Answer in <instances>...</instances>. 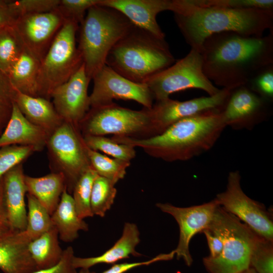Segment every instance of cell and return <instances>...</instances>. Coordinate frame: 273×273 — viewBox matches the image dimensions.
Listing matches in <instances>:
<instances>
[{
  "instance_id": "6da1fadb",
  "label": "cell",
  "mask_w": 273,
  "mask_h": 273,
  "mask_svg": "<svg viewBox=\"0 0 273 273\" xmlns=\"http://www.w3.org/2000/svg\"><path fill=\"white\" fill-rule=\"evenodd\" d=\"M200 53L207 77L222 88L232 90L273 64V30L260 37L233 32L214 34L204 41Z\"/></svg>"
},
{
  "instance_id": "7a4b0ae2",
  "label": "cell",
  "mask_w": 273,
  "mask_h": 273,
  "mask_svg": "<svg viewBox=\"0 0 273 273\" xmlns=\"http://www.w3.org/2000/svg\"><path fill=\"white\" fill-rule=\"evenodd\" d=\"M171 11L186 42L199 52L206 38L214 34L260 37L273 30V10L201 7L191 0H172Z\"/></svg>"
},
{
  "instance_id": "3957f363",
  "label": "cell",
  "mask_w": 273,
  "mask_h": 273,
  "mask_svg": "<svg viewBox=\"0 0 273 273\" xmlns=\"http://www.w3.org/2000/svg\"><path fill=\"white\" fill-rule=\"evenodd\" d=\"M221 110H211L183 119L162 133L148 138L113 135L121 144L139 147L166 162L185 161L209 151L226 127Z\"/></svg>"
},
{
  "instance_id": "277c9868",
  "label": "cell",
  "mask_w": 273,
  "mask_h": 273,
  "mask_svg": "<svg viewBox=\"0 0 273 273\" xmlns=\"http://www.w3.org/2000/svg\"><path fill=\"white\" fill-rule=\"evenodd\" d=\"M175 62L165 38L134 26L111 50L106 65L135 83H145Z\"/></svg>"
},
{
  "instance_id": "5b68a950",
  "label": "cell",
  "mask_w": 273,
  "mask_h": 273,
  "mask_svg": "<svg viewBox=\"0 0 273 273\" xmlns=\"http://www.w3.org/2000/svg\"><path fill=\"white\" fill-rule=\"evenodd\" d=\"M134 26L114 9L97 5L88 10L79 26L77 47L90 79L106 65L107 56L113 47Z\"/></svg>"
},
{
  "instance_id": "8992f818",
  "label": "cell",
  "mask_w": 273,
  "mask_h": 273,
  "mask_svg": "<svg viewBox=\"0 0 273 273\" xmlns=\"http://www.w3.org/2000/svg\"><path fill=\"white\" fill-rule=\"evenodd\" d=\"M207 229L223 242L222 251L218 257L203 259L208 273H240L250 267L257 234L219 205Z\"/></svg>"
},
{
  "instance_id": "52a82bcc",
  "label": "cell",
  "mask_w": 273,
  "mask_h": 273,
  "mask_svg": "<svg viewBox=\"0 0 273 273\" xmlns=\"http://www.w3.org/2000/svg\"><path fill=\"white\" fill-rule=\"evenodd\" d=\"M79 24L65 20L46 54L40 62L38 96L51 100L53 91L68 81L83 64L76 46Z\"/></svg>"
},
{
  "instance_id": "ba28073f",
  "label": "cell",
  "mask_w": 273,
  "mask_h": 273,
  "mask_svg": "<svg viewBox=\"0 0 273 273\" xmlns=\"http://www.w3.org/2000/svg\"><path fill=\"white\" fill-rule=\"evenodd\" d=\"M78 127L83 136L112 134L137 139L153 136L148 109L133 110L114 102L90 107Z\"/></svg>"
},
{
  "instance_id": "9c48e42d",
  "label": "cell",
  "mask_w": 273,
  "mask_h": 273,
  "mask_svg": "<svg viewBox=\"0 0 273 273\" xmlns=\"http://www.w3.org/2000/svg\"><path fill=\"white\" fill-rule=\"evenodd\" d=\"M46 147L52 172L64 176L71 194L79 178L91 167L78 125L64 121L50 135Z\"/></svg>"
},
{
  "instance_id": "30bf717a",
  "label": "cell",
  "mask_w": 273,
  "mask_h": 273,
  "mask_svg": "<svg viewBox=\"0 0 273 273\" xmlns=\"http://www.w3.org/2000/svg\"><path fill=\"white\" fill-rule=\"evenodd\" d=\"M145 83L156 101L169 98L174 93L196 88L214 96L220 89L207 77L199 52L191 49L184 58L150 78Z\"/></svg>"
},
{
  "instance_id": "8fae6325",
  "label": "cell",
  "mask_w": 273,
  "mask_h": 273,
  "mask_svg": "<svg viewBox=\"0 0 273 273\" xmlns=\"http://www.w3.org/2000/svg\"><path fill=\"white\" fill-rule=\"evenodd\" d=\"M215 199L223 209L258 235L273 241L272 214L262 204L251 199L244 192L238 170L229 172L225 190L218 194Z\"/></svg>"
},
{
  "instance_id": "7c38bea8",
  "label": "cell",
  "mask_w": 273,
  "mask_h": 273,
  "mask_svg": "<svg viewBox=\"0 0 273 273\" xmlns=\"http://www.w3.org/2000/svg\"><path fill=\"white\" fill-rule=\"evenodd\" d=\"M231 89L221 88L214 96L201 97L185 101L170 98L156 101L148 109L152 122L153 136L158 135L171 125L183 119L211 110L222 111Z\"/></svg>"
},
{
  "instance_id": "4fadbf2b",
  "label": "cell",
  "mask_w": 273,
  "mask_h": 273,
  "mask_svg": "<svg viewBox=\"0 0 273 273\" xmlns=\"http://www.w3.org/2000/svg\"><path fill=\"white\" fill-rule=\"evenodd\" d=\"M89 95L90 107L110 104L114 99L132 100L151 109L154 98L146 83H135L120 75L107 65L93 77Z\"/></svg>"
},
{
  "instance_id": "5bb4252c",
  "label": "cell",
  "mask_w": 273,
  "mask_h": 273,
  "mask_svg": "<svg viewBox=\"0 0 273 273\" xmlns=\"http://www.w3.org/2000/svg\"><path fill=\"white\" fill-rule=\"evenodd\" d=\"M65 21L57 9L18 17L13 26L25 49L40 62Z\"/></svg>"
},
{
  "instance_id": "9a60e30c",
  "label": "cell",
  "mask_w": 273,
  "mask_h": 273,
  "mask_svg": "<svg viewBox=\"0 0 273 273\" xmlns=\"http://www.w3.org/2000/svg\"><path fill=\"white\" fill-rule=\"evenodd\" d=\"M271 103L246 85L231 90L222 110L226 126L234 130L252 129L271 115Z\"/></svg>"
},
{
  "instance_id": "2e32d148",
  "label": "cell",
  "mask_w": 273,
  "mask_h": 273,
  "mask_svg": "<svg viewBox=\"0 0 273 273\" xmlns=\"http://www.w3.org/2000/svg\"><path fill=\"white\" fill-rule=\"evenodd\" d=\"M219 205L215 199L203 204L188 207H179L168 203L156 204L162 211L172 215L178 224L179 237L178 245L174 250L177 259H182L190 266L193 259L189 250L192 238L206 229Z\"/></svg>"
},
{
  "instance_id": "e0dca14e",
  "label": "cell",
  "mask_w": 273,
  "mask_h": 273,
  "mask_svg": "<svg viewBox=\"0 0 273 273\" xmlns=\"http://www.w3.org/2000/svg\"><path fill=\"white\" fill-rule=\"evenodd\" d=\"M90 80L83 63L68 81L52 93V102L64 121L78 125L89 110L87 90Z\"/></svg>"
},
{
  "instance_id": "ac0fdd59",
  "label": "cell",
  "mask_w": 273,
  "mask_h": 273,
  "mask_svg": "<svg viewBox=\"0 0 273 273\" xmlns=\"http://www.w3.org/2000/svg\"><path fill=\"white\" fill-rule=\"evenodd\" d=\"M98 5L116 10L134 26L165 38L157 16L163 11H171L172 0H100Z\"/></svg>"
},
{
  "instance_id": "d6986e66",
  "label": "cell",
  "mask_w": 273,
  "mask_h": 273,
  "mask_svg": "<svg viewBox=\"0 0 273 273\" xmlns=\"http://www.w3.org/2000/svg\"><path fill=\"white\" fill-rule=\"evenodd\" d=\"M23 163L6 173L2 178L3 196L8 217L12 229L23 232L27 224L25 197L27 190Z\"/></svg>"
},
{
  "instance_id": "ffe728a7",
  "label": "cell",
  "mask_w": 273,
  "mask_h": 273,
  "mask_svg": "<svg viewBox=\"0 0 273 273\" xmlns=\"http://www.w3.org/2000/svg\"><path fill=\"white\" fill-rule=\"evenodd\" d=\"M49 136L43 129L28 120L13 102L11 116L0 135V148L20 145L32 147L36 152L41 151L46 147Z\"/></svg>"
},
{
  "instance_id": "44dd1931",
  "label": "cell",
  "mask_w": 273,
  "mask_h": 273,
  "mask_svg": "<svg viewBox=\"0 0 273 273\" xmlns=\"http://www.w3.org/2000/svg\"><path fill=\"white\" fill-rule=\"evenodd\" d=\"M140 242V232L134 223L125 222L121 237L113 246L102 254L95 257H79L74 256L73 265L76 269H89L98 264H114L130 257H140L142 254L135 250Z\"/></svg>"
},
{
  "instance_id": "7402d4cb",
  "label": "cell",
  "mask_w": 273,
  "mask_h": 273,
  "mask_svg": "<svg viewBox=\"0 0 273 273\" xmlns=\"http://www.w3.org/2000/svg\"><path fill=\"white\" fill-rule=\"evenodd\" d=\"M31 240L25 231L0 241V270L3 273H32L37 270L28 250Z\"/></svg>"
},
{
  "instance_id": "603a6c76",
  "label": "cell",
  "mask_w": 273,
  "mask_h": 273,
  "mask_svg": "<svg viewBox=\"0 0 273 273\" xmlns=\"http://www.w3.org/2000/svg\"><path fill=\"white\" fill-rule=\"evenodd\" d=\"M13 102L28 120L43 129L49 135L64 122L51 100L17 91Z\"/></svg>"
},
{
  "instance_id": "cb8c5ba5",
  "label": "cell",
  "mask_w": 273,
  "mask_h": 273,
  "mask_svg": "<svg viewBox=\"0 0 273 273\" xmlns=\"http://www.w3.org/2000/svg\"><path fill=\"white\" fill-rule=\"evenodd\" d=\"M51 217L59 238L65 243L76 240L79 231H88V225L78 216L73 197L66 189L63 192L59 203Z\"/></svg>"
},
{
  "instance_id": "d4e9b609",
  "label": "cell",
  "mask_w": 273,
  "mask_h": 273,
  "mask_svg": "<svg viewBox=\"0 0 273 273\" xmlns=\"http://www.w3.org/2000/svg\"><path fill=\"white\" fill-rule=\"evenodd\" d=\"M27 193L34 196L51 215L57 207L64 190L66 189L64 176L51 172L35 177L25 175Z\"/></svg>"
},
{
  "instance_id": "484cf974",
  "label": "cell",
  "mask_w": 273,
  "mask_h": 273,
  "mask_svg": "<svg viewBox=\"0 0 273 273\" xmlns=\"http://www.w3.org/2000/svg\"><path fill=\"white\" fill-rule=\"evenodd\" d=\"M39 66L40 61L25 49L8 75L14 88L29 96L39 97Z\"/></svg>"
},
{
  "instance_id": "4316f807",
  "label": "cell",
  "mask_w": 273,
  "mask_h": 273,
  "mask_svg": "<svg viewBox=\"0 0 273 273\" xmlns=\"http://www.w3.org/2000/svg\"><path fill=\"white\" fill-rule=\"evenodd\" d=\"M58 231L53 226L29 242L28 250L37 270L53 267L61 261L64 250L60 245Z\"/></svg>"
},
{
  "instance_id": "83f0119b",
  "label": "cell",
  "mask_w": 273,
  "mask_h": 273,
  "mask_svg": "<svg viewBox=\"0 0 273 273\" xmlns=\"http://www.w3.org/2000/svg\"><path fill=\"white\" fill-rule=\"evenodd\" d=\"M25 48L13 25L0 27V69L7 75Z\"/></svg>"
},
{
  "instance_id": "f1b7e54d",
  "label": "cell",
  "mask_w": 273,
  "mask_h": 273,
  "mask_svg": "<svg viewBox=\"0 0 273 273\" xmlns=\"http://www.w3.org/2000/svg\"><path fill=\"white\" fill-rule=\"evenodd\" d=\"M87 153L91 167L97 174L114 184L123 178L130 162L110 158L87 147Z\"/></svg>"
},
{
  "instance_id": "f546056e",
  "label": "cell",
  "mask_w": 273,
  "mask_h": 273,
  "mask_svg": "<svg viewBox=\"0 0 273 273\" xmlns=\"http://www.w3.org/2000/svg\"><path fill=\"white\" fill-rule=\"evenodd\" d=\"M27 224L24 231L31 241H32L53 226L51 215L33 196L27 193Z\"/></svg>"
},
{
  "instance_id": "4dcf8cb0",
  "label": "cell",
  "mask_w": 273,
  "mask_h": 273,
  "mask_svg": "<svg viewBox=\"0 0 273 273\" xmlns=\"http://www.w3.org/2000/svg\"><path fill=\"white\" fill-rule=\"evenodd\" d=\"M86 146L89 149L102 152L113 158L130 161L136 155L134 147L118 143L104 135L83 136Z\"/></svg>"
},
{
  "instance_id": "1f68e13d",
  "label": "cell",
  "mask_w": 273,
  "mask_h": 273,
  "mask_svg": "<svg viewBox=\"0 0 273 273\" xmlns=\"http://www.w3.org/2000/svg\"><path fill=\"white\" fill-rule=\"evenodd\" d=\"M97 175L90 167L80 176L74 187L72 196L77 214L82 219L94 216L90 198L93 183Z\"/></svg>"
},
{
  "instance_id": "d6a6232c",
  "label": "cell",
  "mask_w": 273,
  "mask_h": 273,
  "mask_svg": "<svg viewBox=\"0 0 273 273\" xmlns=\"http://www.w3.org/2000/svg\"><path fill=\"white\" fill-rule=\"evenodd\" d=\"M110 180L97 175L94 180L90 198V206L94 215L103 217L113 204L117 190Z\"/></svg>"
},
{
  "instance_id": "836d02e7",
  "label": "cell",
  "mask_w": 273,
  "mask_h": 273,
  "mask_svg": "<svg viewBox=\"0 0 273 273\" xmlns=\"http://www.w3.org/2000/svg\"><path fill=\"white\" fill-rule=\"evenodd\" d=\"M250 267L256 273H273V241L257 235L251 254Z\"/></svg>"
},
{
  "instance_id": "e575fe53",
  "label": "cell",
  "mask_w": 273,
  "mask_h": 273,
  "mask_svg": "<svg viewBox=\"0 0 273 273\" xmlns=\"http://www.w3.org/2000/svg\"><path fill=\"white\" fill-rule=\"evenodd\" d=\"M36 150L30 146L10 145L0 148V180L16 166L23 163Z\"/></svg>"
},
{
  "instance_id": "d590c367",
  "label": "cell",
  "mask_w": 273,
  "mask_h": 273,
  "mask_svg": "<svg viewBox=\"0 0 273 273\" xmlns=\"http://www.w3.org/2000/svg\"><path fill=\"white\" fill-rule=\"evenodd\" d=\"M60 0L8 1L9 5L15 16L47 13L57 9Z\"/></svg>"
},
{
  "instance_id": "8d00e7d4",
  "label": "cell",
  "mask_w": 273,
  "mask_h": 273,
  "mask_svg": "<svg viewBox=\"0 0 273 273\" xmlns=\"http://www.w3.org/2000/svg\"><path fill=\"white\" fill-rule=\"evenodd\" d=\"M197 6L233 9H259L273 10L272 0H191Z\"/></svg>"
},
{
  "instance_id": "74e56055",
  "label": "cell",
  "mask_w": 273,
  "mask_h": 273,
  "mask_svg": "<svg viewBox=\"0 0 273 273\" xmlns=\"http://www.w3.org/2000/svg\"><path fill=\"white\" fill-rule=\"evenodd\" d=\"M100 0H60L58 9L65 20H71L79 25L85 13L91 7L98 5Z\"/></svg>"
},
{
  "instance_id": "f35d334b",
  "label": "cell",
  "mask_w": 273,
  "mask_h": 273,
  "mask_svg": "<svg viewBox=\"0 0 273 273\" xmlns=\"http://www.w3.org/2000/svg\"><path fill=\"white\" fill-rule=\"evenodd\" d=\"M246 85L258 95L272 103L273 101V64L259 71Z\"/></svg>"
},
{
  "instance_id": "ab89813d",
  "label": "cell",
  "mask_w": 273,
  "mask_h": 273,
  "mask_svg": "<svg viewBox=\"0 0 273 273\" xmlns=\"http://www.w3.org/2000/svg\"><path fill=\"white\" fill-rule=\"evenodd\" d=\"M174 255L175 252L173 250L169 253L160 254L151 259L144 261L115 263L101 273H125L129 270L141 266L149 265L157 261L172 259ZM78 273L96 272L90 271L89 269H81Z\"/></svg>"
},
{
  "instance_id": "60d3db41",
  "label": "cell",
  "mask_w": 273,
  "mask_h": 273,
  "mask_svg": "<svg viewBox=\"0 0 273 273\" xmlns=\"http://www.w3.org/2000/svg\"><path fill=\"white\" fill-rule=\"evenodd\" d=\"M74 250L71 246L64 250L61 261L55 266L44 269L37 270L32 273H78L73 265Z\"/></svg>"
},
{
  "instance_id": "b9f144b4",
  "label": "cell",
  "mask_w": 273,
  "mask_h": 273,
  "mask_svg": "<svg viewBox=\"0 0 273 273\" xmlns=\"http://www.w3.org/2000/svg\"><path fill=\"white\" fill-rule=\"evenodd\" d=\"M15 232L11 226L5 206L3 196L2 179H1L0 180V241Z\"/></svg>"
},
{
  "instance_id": "7bdbcfd3",
  "label": "cell",
  "mask_w": 273,
  "mask_h": 273,
  "mask_svg": "<svg viewBox=\"0 0 273 273\" xmlns=\"http://www.w3.org/2000/svg\"><path fill=\"white\" fill-rule=\"evenodd\" d=\"M202 233L205 235L208 245L211 258L218 257L222 253L223 242L219 236L206 229Z\"/></svg>"
},
{
  "instance_id": "ee69618b",
  "label": "cell",
  "mask_w": 273,
  "mask_h": 273,
  "mask_svg": "<svg viewBox=\"0 0 273 273\" xmlns=\"http://www.w3.org/2000/svg\"><path fill=\"white\" fill-rule=\"evenodd\" d=\"M16 92L8 76L0 69V100L12 103Z\"/></svg>"
},
{
  "instance_id": "f6af8a7d",
  "label": "cell",
  "mask_w": 273,
  "mask_h": 273,
  "mask_svg": "<svg viewBox=\"0 0 273 273\" xmlns=\"http://www.w3.org/2000/svg\"><path fill=\"white\" fill-rule=\"evenodd\" d=\"M16 17L12 12L8 0H0V27L13 25Z\"/></svg>"
},
{
  "instance_id": "bcb514c9",
  "label": "cell",
  "mask_w": 273,
  "mask_h": 273,
  "mask_svg": "<svg viewBox=\"0 0 273 273\" xmlns=\"http://www.w3.org/2000/svg\"><path fill=\"white\" fill-rule=\"evenodd\" d=\"M12 109V103L0 100V123L4 120H9Z\"/></svg>"
},
{
  "instance_id": "7dc6e473",
  "label": "cell",
  "mask_w": 273,
  "mask_h": 273,
  "mask_svg": "<svg viewBox=\"0 0 273 273\" xmlns=\"http://www.w3.org/2000/svg\"><path fill=\"white\" fill-rule=\"evenodd\" d=\"M240 273H256V272L253 268H252L251 267H249L248 268L241 272Z\"/></svg>"
}]
</instances>
